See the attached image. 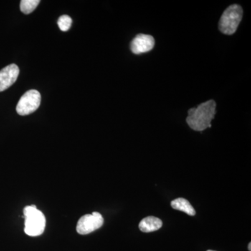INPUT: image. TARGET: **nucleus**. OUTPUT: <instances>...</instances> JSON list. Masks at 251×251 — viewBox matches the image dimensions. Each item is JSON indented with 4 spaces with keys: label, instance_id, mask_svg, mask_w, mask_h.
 <instances>
[{
    "label": "nucleus",
    "instance_id": "nucleus-1",
    "mask_svg": "<svg viewBox=\"0 0 251 251\" xmlns=\"http://www.w3.org/2000/svg\"><path fill=\"white\" fill-rule=\"evenodd\" d=\"M216 103L214 100H209L200 104L197 108L188 110L186 122L190 128L196 131H203L211 127V122L216 115Z\"/></svg>",
    "mask_w": 251,
    "mask_h": 251
},
{
    "label": "nucleus",
    "instance_id": "nucleus-2",
    "mask_svg": "<svg viewBox=\"0 0 251 251\" xmlns=\"http://www.w3.org/2000/svg\"><path fill=\"white\" fill-rule=\"evenodd\" d=\"M25 232L30 237H37L44 233L46 220L42 211L35 205L27 206L23 209Z\"/></svg>",
    "mask_w": 251,
    "mask_h": 251
},
{
    "label": "nucleus",
    "instance_id": "nucleus-3",
    "mask_svg": "<svg viewBox=\"0 0 251 251\" xmlns=\"http://www.w3.org/2000/svg\"><path fill=\"white\" fill-rule=\"evenodd\" d=\"M243 9L238 4H232L225 10L219 22V29L223 34L232 35L242 21Z\"/></svg>",
    "mask_w": 251,
    "mask_h": 251
},
{
    "label": "nucleus",
    "instance_id": "nucleus-4",
    "mask_svg": "<svg viewBox=\"0 0 251 251\" xmlns=\"http://www.w3.org/2000/svg\"><path fill=\"white\" fill-rule=\"evenodd\" d=\"M41 101V94L37 90H31L23 94L16 106V112L21 116L30 115L39 108Z\"/></svg>",
    "mask_w": 251,
    "mask_h": 251
},
{
    "label": "nucleus",
    "instance_id": "nucleus-5",
    "mask_svg": "<svg viewBox=\"0 0 251 251\" xmlns=\"http://www.w3.org/2000/svg\"><path fill=\"white\" fill-rule=\"evenodd\" d=\"M103 223V216L100 213L94 211L92 214H86L82 216L77 222V233L82 235L92 233L101 227Z\"/></svg>",
    "mask_w": 251,
    "mask_h": 251
},
{
    "label": "nucleus",
    "instance_id": "nucleus-6",
    "mask_svg": "<svg viewBox=\"0 0 251 251\" xmlns=\"http://www.w3.org/2000/svg\"><path fill=\"white\" fill-rule=\"evenodd\" d=\"M155 40L152 36L148 34H138L130 43V50L135 54L150 52L153 49Z\"/></svg>",
    "mask_w": 251,
    "mask_h": 251
},
{
    "label": "nucleus",
    "instance_id": "nucleus-7",
    "mask_svg": "<svg viewBox=\"0 0 251 251\" xmlns=\"http://www.w3.org/2000/svg\"><path fill=\"white\" fill-rule=\"evenodd\" d=\"M20 70L15 64H9L0 71V92L7 90L17 80Z\"/></svg>",
    "mask_w": 251,
    "mask_h": 251
},
{
    "label": "nucleus",
    "instance_id": "nucleus-8",
    "mask_svg": "<svg viewBox=\"0 0 251 251\" xmlns=\"http://www.w3.org/2000/svg\"><path fill=\"white\" fill-rule=\"evenodd\" d=\"M163 226L161 219L154 216H148L140 221L139 228L143 232H151L158 230Z\"/></svg>",
    "mask_w": 251,
    "mask_h": 251
},
{
    "label": "nucleus",
    "instance_id": "nucleus-9",
    "mask_svg": "<svg viewBox=\"0 0 251 251\" xmlns=\"http://www.w3.org/2000/svg\"><path fill=\"white\" fill-rule=\"evenodd\" d=\"M171 206L173 209L184 211L189 216L196 215V211H195L194 208L191 205V203L184 198H179L174 200L171 202Z\"/></svg>",
    "mask_w": 251,
    "mask_h": 251
},
{
    "label": "nucleus",
    "instance_id": "nucleus-10",
    "mask_svg": "<svg viewBox=\"0 0 251 251\" xmlns=\"http://www.w3.org/2000/svg\"><path fill=\"white\" fill-rule=\"evenodd\" d=\"M39 3V0H22L20 5L21 11L25 14H31L36 9Z\"/></svg>",
    "mask_w": 251,
    "mask_h": 251
},
{
    "label": "nucleus",
    "instance_id": "nucleus-11",
    "mask_svg": "<svg viewBox=\"0 0 251 251\" xmlns=\"http://www.w3.org/2000/svg\"><path fill=\"white\" fill-rule=\"evenodd\" d=\"M59 29L63 31H67L70 29L72 25V19L70 16L67 15H63L59 18L57 21Z\"/></svg>",
    "mask_w": 251,
    "mask_h": 251
},
{
    "label": "nucleus",
    "instance_id": "nucleus-12",
    "mask_svg": "<svg viewBox=\"0 0 251 251\" xmlns=\"http://www.w3.org/2000/svg\"><path fill=\"white\" fill-rule=\"evenodd\" d=\"M249 251H251V243H249Z\"/></svg>",
    "mask_w": 251,
    "mask_h": 251
},
{
    "label": "nucleus",
    "instance_id": "nucleus-13",
    "mask_svg": "<svg viewBox=\"0 0 251 251\" xmlns=\"http://www.w3.org/2000/svg\"><path fill=\"white\" fill-rule=\"evenodd\" d=\"M207 251H215L208 250Z\"/></svg>",
    "mask_w": 251,
    "mask_h": 251
}]
</instances>
